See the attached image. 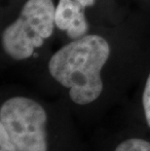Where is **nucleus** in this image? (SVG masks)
I'll list each match as a JSON object with an SVG mask.
<instances>
[{
	"label": "nucleus",
	"instance_id": "obj_1",
	"mask_svg": "<svg viewBox=\"0 0 150 151\" xmlns=\"http://www.w3.org/2000/svg\"><path fill=\"white\" fill-rule=\"evenodd\" d=\"M110 56V46L103 36L87 34L62 46L51 57V76L65 88L73 102L86 105L95 101L103 89L101 70Z\"/></svg>",
	"mask_w": 150,
	"mask_h": 151
},
{
	"label": "nucleus",
	"instance_id": "obj_2",
	"mask_svg": "<svg viewBox=\"0 0 150 151\" xmlns=\"http://www.w3.org/2000/svg\"><path fill=\"white\" fill-rule=\"evenodd\" d=\"M56 6L53 0H27L16 20L2 31L1 43L13 60H24L33 56L54 32Z\"/></svg>",
	"mask_w": 150,
	"mask_h": 151
},
{
	"label": "nucleus",
	"instance_id": "obj_3",
	"mask_svg": "<svg viewBox=\"0 0 150 151\" xmlns=\"http://www.w3.org/2000/svg\"><path fill=\"white\" fill-rule=\"evenodd\" d=\"M47 113L29 98L14 97L0 107V129L18 151H47Z\"/></svg>",
	"mask_w": 150,
	"mask_h": 151
},
{
	"label": "nucleus",
	"instance_id": "obj_4",
	"mask_svg": "<svg viewBox=\"0 0 150 151\" xmlns=\"http://www.w3.org/2000/svg\"><path fill=\"white\" fill-rule=\"evenodd\" d=\"M84 7L74 0H59L55 11V24L60 30L66 32L71 40L88 34L89 24Z\"/></svg>",
	"mask_w": 150,
	"mask_h": 151
},
{
	"label": "nucleus",
	"instance_id": "obj_5",
	"mask_svg": "<svg viewBox=\"0 0 150 151\" xmlns=\"http://www.w3.org/2000/svg\"><path fill=\"white\" fill-rule=\"evenodd\" d=\"M115 151H150V142L139 139H131L121 142Z\"/></svg>",
	"mask_w": 150,
	"mask_h": 151
},
{
	"label": "nucleus",
	"instance_id": "obj_6",
	"mask_svg": "<svg viewBox=\"0 0 150 151\" xmlns=\"http://www.w3.org/2000/svg\"><path fill=\"white\" fill-rule=\"evenodd\" d=\"M142 105H143V110H144L146 122H147L148 126L150 127V73L147 79H146L144 90H143Z\"/></svg>",
	"mask_w": 150,
	"mask_h": 151
},
{
	"label": "nucleus",
	"instance_id": "obj_7",
	"mask_svg": "<svg viewBox=\"0 0 150 151\" xmlns=\"http://www.w3.org/2000/svg\"><path fill=\"white\" fill-rule=\"evenodd\" d=\"M0 151H18L4 131L0 129Z\"/></svg>",
	"mask_w": 150,
	"mask_h": 151
},
{
	"label": "nucleus",
	"instance_id": "obj_8",
	"mask_svg": "<svg viewBox=\"0 0 150 151\" xmlns=\"http://www.w3.org/2000/svg\"><path fill=\"white\" fill-rule=\"evenodd\" d=\"M74 1L79 3V4L82 5L84 8L92 7V6L95 3V0H74Z\"/></svg>",
	"mask_w": 150,
	"mask_h": 151
}]
</instances>
